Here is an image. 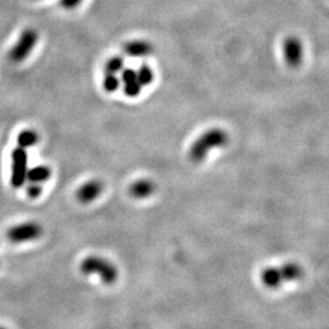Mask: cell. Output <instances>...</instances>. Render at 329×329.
<instances>
[{
  "label": "cell",
  "instance_id": "cell-2",
  "mask_svg": "<svg viewBox=\"0 0 329 329\" xmlns=\"http://www.w3.org/2000/svg\"><path fill=\"white\" fill-rule=\"evenodd\" d=\"M81 272L83 275H99L101 281L106 284H112L117 279L118 272L116 266L105 259L98 256H89L81 263Z\"/></svg>",
  "mask_w": 329,
  "mask_h": 329
},
{
  "label": "cell",
  "instance_id": "cell-19",
  "mask_svg": "<svg viewBox=\"0 0 329 329\" xmlns=\"http://www.w3.org/2000/svg\"><path fill=\"white\" fill-rule=\"evenodd\" d=\"M137 78V73H135V70L131 69V67H127V69H122L121 70V78L119 81L122 83H127L132 81V79Z\"/></svg>",
  "mask_w": 329,
  "mask_h": 329
},
{
  "label": "cell",
  "instance_id": "cell-11",
  "mask_svg": "<svg viewBox=\"0 0 329 329\" xmlns=\"http://www.w3.org/2000/svg\"><path fill=\"white\" fill-rule=\"evenodd\" d=\"M261 278H262L263 284L271 289L279 288L282 283L284 282L283 281L281 270L277 268V267H268V268L264 270Z\"/></svg>",
  "mask_w": 329,
  "mask_h": 329
},
{
  "label": "cell",
  "instance_id": "cell-20",
  "mask_svg": "<svg viewBox=\"0 0 329 329\" xmlns=\"http://www.w3.org/2000/svg\"><path fill=\"white\" fill-rule=\"evenodd\" d=\"M82 3V0H60V5L67 10H72Z\"/></svg>",
  "mask_w": 329,
  "mask_h": 329
},
{
  "label": "cell",
  "instance_id": "cell-14",
  "mask_svg": "<svg viewBox=\"0 0 329 329\" xmlns=\"http://www.w3.org/2000/svg\"><path fill=\"white\" fill-rule=\"evenodd\" d=\"M135 73H137V79H138V82L140 83L141 87L149 85L150 83L153 82V79H154L153 70L150 69V67L147 65H141L139 69L135 71Z\"/></svg>",
  "mask_w": 329,
  "mask_h": 329
},
{
  "label": "cell",
  "instance_id": "cell-12",
  "mask_svg": "<svg viewBox=\"0 0 329 329\" xmlns=\"http://www.w3.org/2000/svg\"><path fill=\"white\" fill-rule=\"evenodd\" d=\"M17 146L22 149H28L31 146H35L39 140V135L33 130L21 131L17 135Z\"/></svg>",
  "mask_w": 329,
  "mask_h": 329
},
{
  "label": "cell",
  "instance_id": "cell-13",
  "mask_svg": "<svg viewBox=\"0 0 329 329\" xmlns=\"http://www.w3.org/2000/svg\"><path fill=\"white\" fill-rule=\"evenodd\" d=\"M279 270H281L283 281L284 282L296 281V279H299L301 275H303L301 267L299 266V264H296L294 262L284 263Z\"/></svg>",
  "mask_w": 329,
  "mask_h": 329
},
{
  "label": "cell",
  "instance_id": "cell-4",
  "mask_svg": "<svg viewBox=\"0 0 329 329\" xmlns=\"http://www.w3.org/2000/svg\"><path fill=\"white\" fill-rule=\"evenodd\" d=\"M27 165H28V155L26 149L16 147L11 153V178L10 183L14 188H21L26 182Z\"/></svg>",
  "mask_w": 329,
  "mask_h": 329
},
{
  "label": "cell",
  "instance_id": "cell-17",
  "mask_svg": "<svg viewBox=\"0 0 329 329\" xmlns=\"http://www.w3.org/2000/svg\"><path fill=\"white\" fill-rule=\"evenodd\" d=\"M141 92V85L140 83L138 82V79H132V81L124 83V93L130 98L138 97Z\"/></svg>",
  "mask_w": 329,
  "mask_h": 329
},
{
  "label": "cell",
  "instance_id": "cell-7",
  "mask_svg": "<svg viewBox=\"0 0 329 329\" xmlns=\"http://www.w3.org/2000/svg\"><path fill=\"white\" fill-rule=\"evenodd\" d=\"M103 192V183L98 180L89 181V182L82 184L77 190V199L83 204H89L94 201Z\"/></svg>",
  "mask_w": 329,
  "mask_h": 329
},
{
  "label": "cell",
  "instance_id": "cell-18",
  "mask_svg": "<svg viewBox=\"0 0 329 329\" xmlns=\"http://www.w3.org/2000/svg\"><path fill=\"white\" fill-rule=\"evenodd\" d=\"M42 192H43V189H42L41 184H37V183H31L26 189V194L28 195V198H31V199L39 198V196H41V194H42Z\"/></svg>",
  "mask_w": 329,
  "mask_h": 329
},
{
  "label": "cell",
  "instance_id": "cell-16",
  "mask_svg": "<svg viewBox=\"0 0 329 329\" xmlns=\"http://www.w3.org/2000/svg\"><path fill=\"white\" fill-rule=\"evenodd\" d=\"M124 69V59L121 56H112L107 60L105 65L106 73H117Z\"/></svg>",
  "mask_w": 329,
  "mask_h": 329
},
{
  "label": "cell",
  "instance_id": "cell-8",
  "mask_svg": "<svg viewBox=\"0 0 329 329\" xmlns=\"http://www.w3.org/2000/svg\"><path fill=\"white\" fill-rule=\"evenodd\" d=\"M153 51V45L147 41H131L124 45V53L132 57H146Z\"/></svg>",
  "mask_w": 329,
  "mask_h": 329
},
{
  "label": "cell",
  "instance_id": "cell-15",
  "mask_svg": "<svg viewBox=\"0 0 329 329\" xmlns=\"http://www.w3.org/2000/svg\"><path fill=\"white\" fill-rule=\"evenodd\" d=\"M119 83H121V81L115 73H106L103 81V88L105 89L107 93H113L118 89Z\"/></svg>",
  "mask_w": 329,
  "mask_h": 329
},
{
  "label": "cell",
  "instance_id": "cell-10",
  "mask_svg": "<svg viewBox=\"0 0 329 329\" xmlns=\"http://www.w3.org/2000/svg\"><path fill=\"white\" fill-rule=\"evenodd\" d=\"M51 176V170L49 166L39 165L35 166V167L27 170L26 181H28L29 183H37L41 184L45 181H48Z\"/></svg>",
  "mask_w": 329,
  "mask_h": 329
},
{
  "label": "cell",
  "instance_id": "cell-6",
  "mask_svg": "<svg viewBox=\"0 0 329 329\" xmlns=\"http://www.w3.org/2000/svg\"><path fill=\"white\" fill-rule=\"evenodd\" d=\"M283 51H284V59L288 66L297 67L303 61L304 49L300 39L296 37L290 36L285 38L283 44Z\"/></svg>",
  "mask_w": 329,
  "mask_h": 329
},
{
  "label": "cell",
  "instance_id": "cell-3",
  "mask_svg": "<svg viewBox=\"0 0 329 329\" xmlns=\"http://www.w3.org/2000/svg\"><path fill=\"white\" fill-rule=\"evenodd\" d=\"M38 39L39 36L36 29H23L21 36L18 37L17 42L15 43L14 47L11 48L10 54H9L10 59L14 61V63H21V61H23L26 57H28L33 49H35Z\"/></svg>",
  "mask_w": 329,
  "mask_h": 329
},
{
  "label": "cell",
  "instance_id": "cell-9",
  "mask_svg": "<svg viewBox=\"0 0 329 329\" xmlns=\"http://www.w3.org/2000/svg\"><path fill=\"white\" fill-rule=\"evenodd\" d=\"M155 190V186L152 181L149 180H140L134 182L130 187V194L133 196V198L137 199H144L150 196Z\"/></svg>",
  "mask_w": 329,
  "mask_h": 329
},
{
  "label": "cell",
  "instance_id": "cell-5",
  "mask_svg": "<svg viewBox=\"0 0 329 329\" xmlns=\"http://www.w3.org/2000/svg\"><path fill=\"white\" fill-rule=\"evenodd\" d=\"M42 233L43 229L38 223L24 222L11 227L6 233V236L11 243L18 244V243L36 241L42 235Z\"/></svg>",
  "mask_w": 329,
  "mask_h": 329
},
{
  "label": "cell",
  "instance_id": "cell-21",
  "mask_svg": "<svg viewBox=\"0 0 329 329\" xmlns=\"http://www.w3.org/2000/svg\"><path fill=\"white\" fill-rule=\"evenodd\" d=\"M0 329H5V328H3V327H0Z\"/></svg>",
  "mask_w": 329,
  "mask_h": 329
},
{
  "label": "cell",
  "instance_id": "cell-1",
  "mask_svg": "<svg viewBox=\"0 0 329 329\" xmlns=\"http://www.w3.org/2000/svg\"><path fill=\"white\" fill-rule=\"evenodd\" d=\"M227 143H228V134L226 132L221 128H211L200 135L190 146L188 153L189 160L194 164H199L204 161L210 150L227 145Z\"/></svg>",
  "mask_w": 329,
  "mask_h": 329
}]
</instances>
